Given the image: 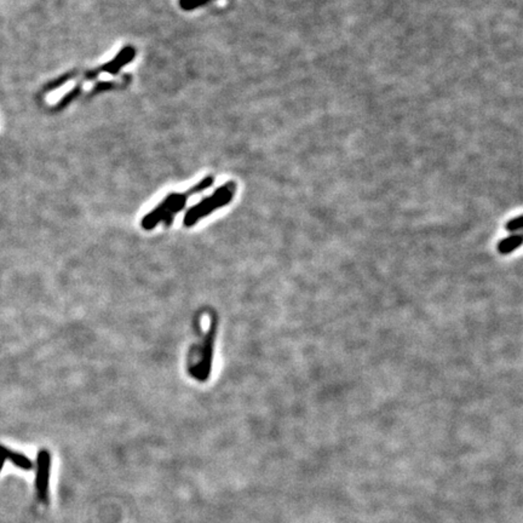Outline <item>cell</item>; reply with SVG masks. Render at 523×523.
I'll return each mask as SVG.
<instances>
[{
    "instance_id": "277c9868",
    "label": "cell",
    "mask_w": 523,
    "mask_h": 523,
    "mask_svg": "<svg viewBox=\"0 0 523 523\" xmlns=\"http://www.w3.org/2000/svg\"><path fill=\"white\" fill-rule=\"evenodd\" d=\"M135 54L136 51L134 48H131V46H129V48H124L113 61H110L108 64H104V66H102L99 69L86 73V79H94V78H96V76L101 72L117 74V73L119 72V69H120L122 66H125V64H127L129 62L132 61V59L135 57Z\"/></svg>"
},
{
    "instance_id": "52a82bcc",
    "label": "cell",
    "mask_w": 523,
    "mask_h": 523,
    "mask_svg": "<svg viewBox=\"0 0 523 523\" xmlns=\"http://www.w3.org/2000/svg\"><path fill=\"white\" fill-rule=\"evenodd\" d=\"M0 450H1V452H3V454H4L5 459H10L13 463H14L16 466H18V468H21V469L28 470V469H32V461L31 460L27 459L26 457L22 456V454H17V453H14V452L9 451V450H6L5 447L0 446Z\"/></svg>"
},
{
    "instance_id": "30bf717a",
    "label": "cell",
    "mask_w": 523,
    "mask_h": 523,
    "mask_svg": "<svg viewBox=\"0 0 523 523\" xmlns=\"http://www.w3.org/2000/svg\"><path fill=\"white\" fill-rule=\"evenodd\" d=\"M80 91H82V89H80V86H77L74 90L71 91L68 95L64 96V99L59 102V106L57 107H59V109L64 108V107H66L68 103H71L72 102L73 99H76L79 94H80Z\"/></svg>"
},
{
    "instance_id": "5b68a950",
    "label": "cell",
    "mask_w": 523,
    "mask_h": 523,
    "mask_svg": "<svg viewBox=\"0 0 523 523\" xmlns=\"http://www.w3.org/2000/svg\"><path fill=\"white\" fill-rule=\"evenodd\" d=\"M39 469L36 478V488L41 501H46L48 496V480H49L50 456L46 451H41L38 458Z\"/></svg>"
},
{
    "instance_id": "6da1fadb",
    "label": "cell",
    "mask_w": 523,
    "mask_h": 523,
    "mask_svg": "<svg viewBox=\"0 0 523 523\" xmlns=\"http://www.w3.org/2000/svg\"><path fill=\"white\" fill-rule=\"evenodd\" d=\"M235 188L236 185L233 182H228L226 185L218 188L211 196L203 199V201L190 208L185 216L183 224L188 228L193 227L199 220L208 216L213 211H216L217 208L228 205L234 198Z\"/></svg>"
},
{
    "instance_id": "3957f363",
    "label": "cell",
    "mask_w": 523,
    "mask_h": 523,
    "mask_svg": "<svg viewBox=\"0 0 523 523\" xmlns=\"http://www.w3.org/2000/svg\"><path fill=\"white\" fill-rule=\"evenodd\" d=\"M215 337H216V322H213L211 327L208 329V334H206L205 342H203L201 361L196 367V377H198L199 380H206L211 373Z\"/></svg>"
},
{
    "instance_id": "7a4b0ae2",
    "label": "cell",
    "mask_w": 523,
    "mask_h": 523,
    "mask_svg": "<svg viewBox=\"0 0 523 523\" xmlns=\"http://www.w3.org/2000/svg\"><path fill=\"white\" fill-rule=\"evenodd\" d=\"M189 195V193H185V194H170L166 196L157 208H154L153 211H150L142 220V228L145 230H152L162 221L170 224L173 217L185 208Z\"/></svg>"
},
{
    "instance_id": "8992f818",
    "label": "cell",
    "mask_w": 523,
    "mask_h": 523,
    "mask_svg": "<svg viewBox=\"0 0 523 523\" xmlns=\"http://www.w3.org/2000/svg\"><path fill=\"white\" fill-rule=\"evenodd\" d=\"M523 235L522 234H514L511 236H508L506 239L501 240L499 244H498V251L501 255H509L513 252L515 250L522 245Z\"/></svg>"
},
{
    "instance_id": "ba28073f",
    "label": "cell",
    "mask_w": 523,
    "mask_h": 523,
    "mask_svg": "<svg viewBox=\"0 0 523 523\" xmlns=\"http://www.w3.org/2000/svg\"><path fill=\"white\" fill-rule=\"evenodd\" d=\"M208 1L211 0H180V5L183 10H193L208 4Z\"/></svg>"
},
{
    "instance_id": "9c48e42d",
    "label": "cell",
    "mask_w": 523,
    "mask_h": 523,
    "mask_svg": "<svg viewBox=\"0 0 523 523\" xmlns=\"http://www.w3.org/2000/svg\"><path fill=\"white\" fill-rule=\"evenodd\" d=\"M522 216H517L516 218H513L508 222L506 224V230L511 231V233H516V231H521L522 230Z\"/></svg>"
}]
</instances>
